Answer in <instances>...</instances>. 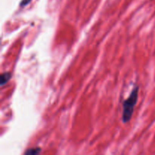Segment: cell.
I'll use <instances>...</instances> for the list:
<instances>
[{
	"instance_id": "6da1fadb",
	"label": "cell",
	"mask_w": 155,
	"mask_h": 155,
	"mask_svg": "<svg viewBox=\"0 0 155 155\" xmlns=\"http://www.w3.org/2000/svg\"><path fill=\"white\" fill-rule=\"evenodd\" d=\"M139 98V86H136L130 92L128 98L123 103L122 120L124 124L129 123L133 117L135 106L136 105Z\"/></svg>"
},
{
	"instance_id": "7a4b0ae2",
	"label": "cell",
	"mask_w": 155,
	"mask_h": 155,
	"mask_svg": "<svg viewBox=\"0 0 155 155\" xmlns=\"http://www.w3.org/2000/svg\"><path fill=\"white\" fill-rule=\"evenodd\" d=\"M0 77H1V80H0L1 86H3L11 80V78H12V74L10 72H5L3 74H2Z\"/></svg>"
},
{
	"instance_id": "3957f363",
	"label": "cell",
	"mask_w": 155,
	"mask_h": 155,
	"mask_svg": "<svg viewBox=\"0 0 155 155\" xmlns=\"http://www.w3.org/2000/svg\"><path fill=\"white\" fill-rule=\"evenodd\" d=\"M41 148L37 147V148H31L27 149V151L24 152V154L26 155H36V154H39L41 153Z\"/></svg>"
},
{
	"instance_id": "277c9868",
	"label": "cell",
	"mask_w": 155,
	"mask_h": 155,
	"mask_svg": "<svg viewBox=\"0 0 155 155\" xmlns=\"http://www.w3.org/2000/svg\"><path fill=\"white\" fill-rule=\"evenodd\" d=\"M30 1H31V0H22V1L21 2V4H20V7H24V6H26L27 5H28L29 3L30 2Z\"/></svg>"
}]
</instances>
